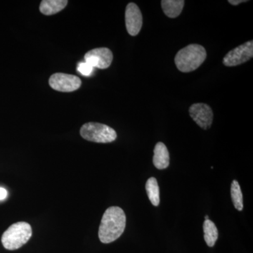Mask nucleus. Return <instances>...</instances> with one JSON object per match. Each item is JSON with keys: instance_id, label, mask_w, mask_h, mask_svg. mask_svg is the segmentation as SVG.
I'll return each mask as SVG.
<instances>
[{"instance_id": "f03ea898", "label": "nucleus", "mask_w": 253, "mask_h": 253, "mask_svg": "<svg viewBox=\"0 0 253 253\" xmlns=\"http://www.w3.org/2000/svg\"><path fill=\"white\" fill-rule=\"evenodd\" d=\"M207 56L204 46L191 44L178 51L174 58L176 68L183 73L192 72L199 68Z\"/></svg>"}, {"instance_id": "f257e3e1", "label": "nucleus", "mask_w": 253, "mask_h": 253, "mask_svg": "<svg viewBox=\"0 0 253 253\" xmlns=\"http://www.w3.org/2000/svg\"><path fill=\"white\" fill-rule=\"evenodd\" d=\"M126 226V216L122 208L113 206L106 210L101 219L99 238L103 244H110L121 237Z\"/></svg>"}, {"instance_id": "0eeeda50", "label": "nucleus", "mask_w": 253, "mask_h": 253, "mask_svg": "<svg viewBox=\"0 0 253 253\" xmlns=\"http://www.w3.org/2000/svg\"><path fill=\"white\" fill-rule=\"evenodd\" d=\"M113 59V53L106 47L96 48L86 52L84 55L85 62L93 68L106 69L111 66Z\"/></svg>"}, {"instance_id": "4468645a", "label": "nucleus", "mask_w": 253, "mask_h": 253, "mask_svg": "<svg viewBox=\"0 0 253 253\" xmlns=\"http://www.w3.org/2000/svg\"><path fill=\"white\" fill-rule=\"evenodd\" d=\"M146 191L151 204L154 206H158L160 204V189L156 178L151 177L148 179L146 184Z\"/></svg>"}, {"instance_id": "ddd939ff", "label": "nucleus", "mask_w": 253, "mask_h": 253, "mask_svg": "<svg viewBox=\"0 0 253 253\" xmlns=\"http://www.w3.org/2000/svg\"><path fill=\"white\" fill-rule=\"evenodd\" d=\"M204 239L209 247H213L218 239L217 226L212 221L205 220L204 224Z\"/></svg>"}, {"instance_id": "9b49d317", "label": "nucleus", "mask_w": 253, "mask_h": 253, "mask_svg": "<svg viewBox=\"0 0 253 253\" xmlns=\"http://www.w3.org/2000/svg\"><path fill=\"white\" fill-rule=\"evenodd\" d=\"M68 2L67 0H43L40 6V11L46 16L57 14L67 6Z\"/></svg>"}, {"instance_id": "dca6fc26", "label": "nucleus", "mask_w": 253, "mask_h": 253, "mask_svg": "<svg viewBox=\"0 0 253 253\" xmlns=\"http://www.w3.org/2000/svg\"><path fill=\"white\" fill-rule=\"evenodd\" d=\"M94 68L89 63L81 62L78 65L77 70L78 72L83 75V76H90L94 71Z\"/></svg>"}, {"instance_id": "2eb2a0df", "label": "nucleus", "mask_w": 253, "mask_h": 253, "mask_svg": "<svg viewBox=\"0 0 253 253\" xmlns=\"http://www.w3.org/2000/svg\"><path fill=\"white\" fill-rule=\"evenodd\" d=\"M231 196L233 204L236 210L241 211L244 208V198L239 183L236 180L232 181L231 186Z\"/></svg>"}, {"instance_id": "20e7f679", "label": "nucleus", "mask_w": 253, "mask_h": 253, "mask_svg": "<svg viewBox=\"0 0 253 253\" xmlns=\"http://www.w3.org/2000/svg\"><path fill=\"white\" fill-rule=\"evenodd\" d=\"M81 135L83 139L96 143L113 142L117 138L116 131L111 126L99 123H87L81 129Z\"/></svg>"}, {"instance_id": "423d86ee", "label": "nucleus", "mask_w": 253, "mask_h": 253, "mask_svg": "<svg viewBox=\"0 0 253 253\" xmlns=\"http://www.w3.org/2000/svg\"><path fill=\"white\" fill-rule=\"evenodd\" d=\"M49 85L52 89L63 92H71L81 87V80L77 76L66 73H57L49 78Z\"/></svg>"}, {"instance_id": "1a4fd4ad", "label": "nucleus", "mask_w": 253, "mask_h": 253, "mask_svg": "<svg viewBox=\"0 0 253 253\" xmlns=\"http://www.w3.org/2000/svg\"><path fill=\"white\" fill-rule=\"evenodd\" d=\"M142 14L137 5L129 3L126 10V31L131 36L139 34L142 27Z\"/></svg>"}, {"instance_id": "f3484780", "label": "nucleus", "mask_w": 253, "mask_h": 253, "mask_svg": "<svg viewBox=\"0 0 253 253\" xmlns=\"http://www.w3.org/2000/svg\"><path fill=\"white\" fill-rule=\"evenodd\" d=\"M7 191L4 188L0 187V201H3L7 197Z\"/></svg>"}, {"instance_id": "39448f33", "label": "nucleus", "mask_w": 253, "mask_h": 253, "mask_svg": "<svg viewBox=\"0 0 253 253\" xmlns=\"http://www.w3.org/2000/svg\"><path fill=\"white\" fill-rule=\"evenodd\" d=\"M253 56V41H249L235 49L231 50L223 59L224 66L228 67L239 66L247 62Z\"/></svg>"}, {"instance_id": "f8f14e48", "label": "nucleus", "mask_w": 253, "mask_h": 253, "mask_svg": "<svg viewBox=\"0 0 253 253\" xmlns=\"http://www.w3.org/2000/svg\"><path fill=\"white\" fill-rule=\"evenodd\" d=\"M184 0H163L161 1L163 11L169 18H176L180 15L184 8Z\"/></svg>"}, {"instance_id": "a211bd4d", "label": "nucleus", "mask_w": 253, "mask_h": 253, "mask_svg": "<svg viewBox=\"0 0 253 253\" xmlns=\"http://www.w3.org/2000/svg\"><path fill=\"white\" fill-rule=\"evenodd\" d=\"M229 3H230L231 5H234V6H236V5H238L241 4V3L246 2V0H229Z\"/></svg>"}, {"instance_id": "6e6552de", "label": "nucleus", "mask_w": 253, "mask_h": 253, "mask_svg": "<svg viewBox=\"0 0 253 253\" xmlns=\"http://www.w3.org/2000/svg\"><path fill=\"white\" fill-rule=\"evenodd\" d=\"M189 114L194 122L202 129H209L212 126L213 112L208 104L198 103L191 105Z\"/></svg>"}, {"instance_id": "6ab92c4d", "label": "nucleus", "mask_w": 253, "mask_h": 253, "mask_svg": "<svg viewBox=\"0 0 253 253\" xmlns=\"http://www.w3.org/2000/svg\"><path fill=\"white\" fill-rule=\"evenodd\" d=\"M208 219H209V217H208V215H206V217H205V220H208Z\"/></svg>"}, {"instance_id": "7ed1b4c3", "label": "nucleus", "mask_w": 253, "mask_h": 253, "mask_svg": "<svg viewBox=\"0 0 253 253\" xmlns=\"http://www.w3.org/2000/svg\"><path fill=\"white\" fill-rule=\"evenodd\" d=\"M33 234L31 226L25 221H20L8 228L1 236V243L5 249L15 251L22 247L31 239Z\"/></svg>"}, {"instance_id": "9d476101", "label": "nucleus", "mask_w": 253, "mask_h": 253, "mask_svg": "<svg viewBox=\"0 0 253 253\" xmlns=\"http://www.w3.org/2000/svg\"><path fill=\"white\" fill-rule=\"evenodd\" d=\"M153 163L155 167L159 169L167 168L169 165V151L163 142H158L154 148Z\"/></svg>"}]
</instances>
